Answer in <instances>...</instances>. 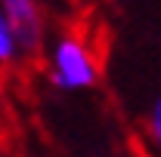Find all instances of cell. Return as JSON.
I'll return each mask as SVG.
<instances>
[{"label":"cell","instance_id":"cell-2","mask_svg":"<svg viewBox=\"0 0 161 157\" xmlns=\"http://www.w3.org/2000/svg\"><path fill=\"white\" fill-rule=\"evenodd\" d=\"M99 77V68L90 49L75 37H65L56 49V83L59 86H90Z\"/></svg>","mask_w":161,"mask_h":157},{"label":"cell","instance_id":"cell-1","mask_svg":"<svg viewBox=\"0 0 161 157\" xmlns=\"http://www.w3.org/2000/svg\"><path fill=\"white\" fill-rule=\"evenodd\" d=\"M6 19L16 31V46L22 53V68L13 71V86H28L31 77L43 71V49H40V22L34 0H6Z\"/></svg>","mask_w":161,"mask_h":157},{"label":"cell","instance_id":"cell-5","mask_svg":"<svg viewBox=\"0 0 161 157\" xmlns=\"http://www.w3.org/2000/svg\"><path fill=\"white\" fill-rule=\"evenodd\" d=\"M158 142H161V139H158Z\"/></svg>","mask_w":161,"mask_h":157},{"label":"cell","instance_id":"cell-4","mask_svg":"<svg viewBox=\"0 0 161 157\" xmlns=\"http://www.w3.org/2000/svg\"><path fill=\"white\" fill-rule=\"evenodd\" d=\"M152 129H155V136L161 139V102H158V108H155V117H152Z\"/></svg>","mask_w":161,"mask_h":157},{"label":"cell","instance_id":"cell-3","mask_svg":"<svg viewBox=\"0 0 161 157\" xmlns=\"http://www.w3.org/2000/svg\"><path fill=\"white\" fill-rule=\"evenodd\" d=\"M130 151H133L136 157H149V151H146V145L140 142V136H136V133L130 136Z\"/></svg>","mask_w":161,"mask_h":157}]
</instances>
